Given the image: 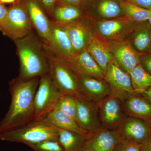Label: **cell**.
I'll list each match as a JSON object with an SVG mask.
<instances>
[{"label":"cell","mask_w":151,"mask_h":151,"mask_svg":"<svg viewBox=\"0 0 151 151\" xmlns=\"http://www.w3.org/2000/svg\"><path fill=\"white\" fill-rule=\"evenodd\" d=\"M78 77L82 97L96 105L112 93L110 86L102 79L89 76Z\"/></svg>","instance_id":"14"},{"label":"cell","mask_w":151,"mask_h":151,"mask_svg":"<svg viewBox=\"0 0 151 151\" xmlns=\"http://www.w3.org/2000/svg\"><path fill=\"white\" fill-rule=\"evenodd\" d=\"M63 95V94L55 84L49 73L41 76L35 97L34 121L42 120L47 114L55 109Z\"/></svg>","instance_id":"6"},{"label":"cell","mask_w":151,"mask_h":151,"mask_svg":"<svg viewBox=\"0 0 151 151\" xmlns=\"http://www.w3.org/2000/svg\"><path fill=\"white\" fill-rule=\"evenodd\" d=\"M27 145L34 151H63L62 146L58 140H48L28 144Z\"/></svg>","instance_id":"29"},{"label":"cell","mask_w":151,"mask_h":151,"mask_svg":"<svg viewBox=\"0 0 151 151\" xmlns=\"http://www.w3.org/2000/svg\"><path fill=\"white\" fill-rule=\"evenodd\" d=\"M140 64L151 75V51L141 55Z\"/></svg>","instance_id":"31"},{"label":"cell","mask_w":151,"mask_h":151,"mask_svg":"<svg viewBox=\"0 0 151 151\" xmlns=\"http://www.w3.org/2000/svg\"><path fill=\"white\" fill-rule=\"evenodd\" d=\"M141 145L138 143L124 140L117 151H141Z\"/></svg>","instance_id":"30"},{"label":"cell","mask_w":151,"mask_h":151,"mask_svg":"<svg viewBox=\"0 0 151 151\" xmlns=\"http://www.w3.org/2000/svg\"><path fill=\"white\" fill-rule=\"evenodd\" d=\"M86 49L91 54L105 75L109 63L113 60V56L101 43L92 39Z\"/></svg>","instance_id":"25"},{"label":"cell","mask_w":151,"mask_h":151,"mask_svg":"<svg viewBox=\"0 0 151 151\" xmlns=\"http://www.w3.org/2000/svg\"><path fill=\"white\" fill-rule=\"evenodd\" d=\"M78 76H89L105 80V75L89 52L85 49L70 60H65Z\"/></svg>","instance_id":"15"},{"label":"cell","mask_w":151,"mask_h":151,"mask_svg":"<svg viewBox=\"0 0 151 151\" xmlns=\"http://www.w3.org/2000/svg\"><path fill=\"white\" fill-rule=\"evenodd\" d=\"M113 55L119 67L129 74L133 68L140 63L141 54L135 50L129 42L117 45L113 49Z\"/></svg>","instance_id":"20"},{"label":"cell","mask_w":151,"mask_h":151,"mask_svg":"<svg viewBox=\"0 0 151 151\" xmlns=\"http://www.w3.org/2000/svg\"><path fill=\"white\" fill-rule=\"evenodd\" d=\"M86 136L58 129V141L62 146L63 151H83Z\"/></svg>","instance_id":"24"},{"label":"cell","mask_w":151,"mask_h":151,"mask_svg":"<svg viewBox=\"0 0 151 151\" xmlns=\"http://www.w3.org/2000/svg\"><path fill=\"white\" fill-rule=\"evenodd\" d=\"M117 130L125 140L142 145L151 137V126L145 121L129 117L124 118Z\"/></svg>","instance_id":"13"},{"label":"cell","mask_w":151,"mask_h":151,"mask_svg":"<svg viewBox=\"0 0 151 151\" xmlns=\"http://www.w3.org/2000/svg\"><path fill=\"white\" fill-rule=\"evenodd\" d=\"M125 112L129 117L145 121L151 126V103L144 97L134 94L123 100ZM122 100V101H123Z\"/></svg>","instance_id":"19"},{"label":"cell","mask_w":151,"mask_h":151,"mask_svg":"<svg viewBox=\"0 0 151 151\" xmlns=\"http://www.w3.org/2000/svg\"><path fill=\"white\" fill-rule=\"evenodd\" d=\"M129 42L141 54L151 51V26L148 22L136 24L131 32Z\"/></svg>","instance_id":"21"},{"label":"cell","mask_w":151,"mask_h":151,"mask_svg":"<svg viewBox=\"0 0 151 151\" xmlns=\"http://www.w3.org/2000/svg\"><path fill=\"white\" fill-rule=\"evenodd\" d=\"M48 140H58V128L41 120L33 121L16 129L0 133V141L26 145Z\"/></svg>","instance_id":"3"},{"label":"cell","mask_w":151,"mask_h":151,"mask_svg":"<svg viewBox=\"0 0 151 151\" xmlns=\"http://www.w3.org/2000/svg\"><path fill=\"white\" fill-rule=\"evenodd\" d=\"M40 3L44 9L52 15L53 9L56 4L57 0H36Z\"/></svg>","instance_id":"32"},{"label":"cell","mask_w":151,"mask_h":151,"mask_svg":"<svg viewBox=\"0 0 151 151\" xmlns=\"http://www.w3.org/2000/svg\"><path fill=\"white\" fill-rule=\"evenodd\" d=\"M1 93H0V97H1Z\"/></svg>","instance_id":"41"},{"label":"cell","mask_w":151,"mask_h":151,"mask_svg":"<svg viewBox=\"0 0 151 151\" xmlns=\"http://www.w3.org/2000/svg\"><path fill=\"white\" fill-rule=\"evenodd\" d=\"M41 120L58 129L75 132L82 136L88 135L81 129L73 118L56 108L50 111Z\"/></svg>","instance_id":"22"},{"label":"cell","mask_w":151,"mask_h":151,"mask_svg":"<svg viewBox=\"0 0 151 151\" xmlns=\"http://www.w3.org/2000/svg\"><path fill=\"white\" fill-rule=\"evenodd\" d=\"M25 4L33 29L42 39L43 42H47L49 39L52 21L46 16L36 0H26Z\"/></svg>","instance_id":"17"},{"label":"cell","mask_w":151,"mask_h":151,"mask_svg":"<svg viewBox=\"0 0 151 151\" xmlns=\"http://www.w3.org/2000/svg\"><path fill=\"white\" fill-rule=\"evenodd\" d=\"M132 87L136 94H142L151 86V75L140 64L135 66L129 73Z\"/></svg>","instance_id":"26"},{"label":"cell","mask_w":151,"mask_h":151,"mask_svg":"<svg viewBox=\"0 0 151 151\" xmlns=\"http://www.w3.org/2000/svg\"><path fill=\"white\" fill-rule=\"evenodd\" d=\"M44 43L51 52L66 61L77 54L62 24L52 21L49 39L47 42Z\"/></svg>","instance_id":"7"},{"label":"cell","mask_w":151,"mask_h":151,"mask_svg":"<svg viewBox=\"0 0 151 151\" xmlns=\"http://www.w3.org/2000/svg\"><path fill=\"white\" fill-rule=\"evenodd\" d=\"M40 78L24 79L18 76L9 82L10 105L0 122V133L16 129L34 121V100Z\"/></svg>","instance_id":"1"},{"label":"cell","mask_w":151,"mask_h":151,"mask_svg":"<svg viewBox=\"0 0 151 151\" xmlns=\"http://www.w3.org/2000/svg\"><path fill=\"white\" fill-rule=\"evenodd\" d=\"M84 14L80 7L56 5L51 15V21L59 24H67L84 17Z\"/></svg>","instance_id":"23"},{"label":"cell","mask_w":151,"mask_h":151,"mask_svg":"<svg viewBox=\"0 0 151 151\" xmlns=\"http://www.w3.org/2000/svg\"><path fill=\"white\" fill-rule=\"evenodd\" d=\"M121 99L111 93L97 105L102 127L108 129L117 130L124 119Z\"/></svg>","instance_id":"10"},{"label":"cell","mask_w":151,"mask_h":151,"mask_svg":"<svg viewBox=\"0 0 151 151\" xmlns=\"http://www.w3.org/2000/svg\"><path fill=\"white\" fill-rule=\"evenodd\" d=\"M121 6L124 15L136 23L147 22L151 11L126 1L121 0Z\"/></svg>","instance_id":"27"},{"label":"cell","mask_w":151,"mask_h":151,"mask_svg":"<svg viewBox=\"0 0 151 151\" xmlns=\"http://www.w3.org/2000/svg\"><path fill=\"white\" fill-rule=\"evenodd\" d=\"M77 111L76 121L79 127L88 134L100 130V125L97 116V105L83 97H76Z\"/></svg>","instance_id":"12"},{"label":"cell","mask_w":151,"mask_h":151,"mask_svg":"<svg viewBox=\"0 0 151 151\" xmlns=\"http://www.w3.org/2000/svg\"><path fill=\"white\" fill-rule=\"evenodd\" d=\"M14 41L19 61V77L27 79L49 73V58L45 45L33 31Z\"/></svg>","instance_id":"2"},{"label":"cell","mask_w":151,"mask_h":151,"mask_svg":"<svg viewBox=\"0 0 151 151\" xmlns=\"http://www.w3.org/2000/svg\"><path fill=\"white\" fill-rule=\"evenodd\" d=\"M8 9L0 2V27L7 13Z\"/></svg>","instance_id":"35"},{"label":"cell","mask_w":151,"mask_h":151,"mask_svg":"<svg viewBox=\"0 0 151 151\" xmlns=\"http://www.w3.org/2000/svg\"><path fill=\"white\" fill-rule=\"evenodd\" d=\"M121 0H85L82 9L84 14L101 20L111 19L125 16Z\"/></svg>","instance_id":"11"},{"label":"cell","mask_w":151,"mask_h":151,"mask_svg":"<svg viewBox=\"0 0 151 151\" xmlns=\"http://www.w3.org/2000/svg\"><path fill=\"white\" fill-rule=\"evenodd\" d=\"M141 7L151 11V0H126Z\"/></svg>","instance_id":"34"},{"label":"cell","mask_w":151,"mask_h":151,"mask_svg":"<svg viewBox=\"0 0 151 151\" xmlns=\"http://www.w3.org/2000/svg\"><path fill=\"white\" fill-rule=\"evenodd\" d=\"M86 17L64 26L76 53L84 50L93 39Z\"/></svg>","instance_id":"16"},{"label":"cell","mask_w":151,"mask_h":151,"mask_svg":"<svg viewBox=\"0 0 151 151\" xmlns=\"http://www.w3.org/2000/svg\"><path fill=\"white\" fill-rule=\"evenodd\" d=\"M45 47L49 58V73L57 87L63 94L82 97L78 76L64 60L52 53L46 46Z\"/></svg>","instance_id":"4"},{"label":"cell","mask_w":151,"mask_h":151,"mask_svg":"<svg viewBox=\"0 0 151 151\" xmlns=\"http://www.w3.org/2000/svg\"><path fill=\"white\" fill-rule=\"evenodd\" d=\"M85 1V0H57L56 5L75 6L82 8Z\"/></svg>","instance_id":"33"},{"label":"cell","mask_w":151,"mask_h":151,"mask_svg":"<svg viewBox=\"0 0 151 151\" xmlns=\"http://www.w3.org/2000/svg\"><path fill=\"white\" fill-rule=\"evenodd\" d=\"M124 141L118 130L102 127L97 132L86 136L84 149L92 151H117Z\"/></svg>","instance_id":"9"},{"label":"cell","mask_w":151,"mask_h":151,"mask_svg":"<svg viewBox=\"0 0 151 151\" xmlns=\"http://www.w3.org/2000/svg\"><path fill=\"white\" fill-rule=\"evenodd\" d=\"M55 108L67 114L76 121L77 111V100L75 97L63 94L60 98Z\"/></svg>","instance_id":"28"},{"label":"cell","mask_w":151,"mask_h":151,"mask_svg":"<svg viewBox=\"0 0 151 151\" xmlns=\"http://www.w3.org/2000/svg\"><path fill=\"white\" fill-rule=\"evenodd\" d=\"M33 29L25 4L20 3H15L8 9L0 27L3 34L14 41L24 37Z\"/></svg>","instance_id":"5"},{"label":"cell","mask_w":151,"mask_h":151,"mask_svg":"<svg viewBox=\"0 0 151 151\" xmlns=\"http://www.w3.org/2000/svg\"><path fill=\"white\" fill-rule=\"evenodd\" d=\"M141 151H151V137L142 145Z\"/></svg>","instance_id":"36"},{"label":"cell","mask_w":151,"mask_h":151,"mask_svg":"<svg viewBox=\"0 0 151 151\" xmlns=\"http://www.w3.org/2000/svg\"><path fill=\"white\" fill-rule=\"evenodd\" d=\"M143 97L151 103V86L142 94Z\"/></svg>","instance_id":"37"},{"label":"cell","mask_w":151,"mask_h":151,"mask_svg":"<svg viewBox=\"0 0 151 151\" xmlns=\"http://www.w3.org/2000/svg\"><path fill=\"white\" fill-rule=\"evenodd\" d=\"M16 0H0V2L2 4H10L14 3Z\"/></svg>","instance_id":"38"},{"label":"cell","mask_w":151,"mask_h":151,"mask_svg":"<svg viewBox=\"0 0 151 151\" xmlns=\"http://www.w3.org/2000/svg\"><path fill=\"white\" fill-rule=\"evenodd\" d=\"M126 16L111 19L102 20L97 23L101 35L107 39H115L121 36L128 30H132L136 24Z\"/></svg>","instance_id":"18"},{"label":"cell","mask_w":151,"mask_h":151,"mask_svg":"<svg viewBox=\"0 0 151 151\" xmlns=\"http://www.w3.org/2000/svg\"><path fill=\"white\" fill-rule=\"evenodd\" d=\"M82 151H92L91 150H89V149H84Z\"/></svg>","instance_id":"40"},{"label":"cell","mask_w":151,"mask_h":151,"mask_svg":"<svg viewBox=\"0 0 151 151\" xmlns=\"http://www.w3.org/2000/svg\"><path fill=\"white\" fill-rule=\"evenodd\" d=\"M148 22L149 23V24L150 25V26H151V15L150 16V18H149V19H148Z\"/></svg>","instance_id":"39"},{"label":"cell","mask_w":151,"mask_h":151,"mask_svg":"<svg viewBox=\"0 0 151 151\" xmlns=\"http://www.w3.org/2000/svg\"><path fill=\"white\" fill-rule=\"evenodd\" d=\"M105 80L110 86L112 94L123 100L135 94L129 74L119 67L113 60L108 65Z\"/></svg>","instance_id":"8"}]
</instances>
